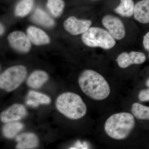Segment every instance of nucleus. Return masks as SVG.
Masks as SVG:
<instances>
[{"instance_id": "nucleus-6", "label": "nucleus", "mask_w": 149, "mask_h": 149, "mask_svg": "<svg viewBox=\"0 0 149 149\" xmlns=\"http://www.w3.org/2000/svg\"><path fill=\"white\" fill-rule=\"evenodd\" d=\"M102 23L115 40H122L125 37V29L124 24L117 17L110 15H105L102 19Z\"/></svg>"}, {"instance_id": "nucleus-26", "label": "nucleus", "mask_w": 149, "mask_h": 149, "mask_svg": "<svg viewBox=\"0 0 149 149\" xmlns=\"http://www.w3.org/2000/svg\"><path fill=\"white\" fill-rule=\"evenodd\" d=\"M1 35H2L4 31V28L3 26L1 24Z\"/></svg>"}, {"instance_id": "nucleus-27", "label": "nucleus", "mask_w": 149, "mask_h": 149, "mask_svg": "<svg viewBox=\"0 0 149 149\" xmlns=\"http://www.w3.org/2000/svg\"><path fill=\"white\" fill-rule=\"evenodd\" d=\"M146 85L148 87H149V78L147 80L146 82Z\"/></svg>"}, {"instance_id": "nucleus-15", "label": "nucleus", "mask_w": 149, "mask_h": 149, "mask_svg": "<svg viewBox=\"0 0 149 149\" xmlns=\"http://www.w3.org/2000/svg\"><path fill=\"white\" fill-rule=\"evenodd\" d=\"M32 19L34 22L46 27H51L54 24L53 19L42 10L37 8L32 15Z\"/></svg>"}, {"instance_id": "nucleus-20", "label": "nucleus", "mask_w": 149, "mask_h": 149, "mask_svg": "<svg viewBox=\"0 0 149 149\" xmlns=\"http://www.w3.org/2000/svg\"><path fill=\"white\" fill-rule=\"evenodd\" d=\"M47 6L52 15L57 17L61 14L65 3L63 0H48Z\"/></svg>"}, {"instance_id": "nucleus-17", "label": "nucleus", "mask_w": 149, "mask_h": 149, "mask_svg": "<svg viewBox=\"0 0 149 149\" xmlns=\"http://www.w3.org/2000/svg\"><path fill=\"white\" fill-rule=\"evenodd\" d=\"M134 5L133 0H120V3L114 9L116 13L124 17H130L134 14Z\"/></svg>"}, {"instance_id": "nucleus-22", "label": "nucleus", "mask_w": 149, "mask_h": 149, "mask_svg": "<svg viewBox=\"0 0 149 149\" xmlns=\"http://www.w3.org/2000/svg\"><path fill=\"white\" fill-rule=\"evenodd\" d=\"M139 98L141 102L149 101V88L141 91L139 93Z\"/></svg>"}, {"instance_id": "nucleus-12", "label": "nucleus", "mask_w": 149, "mask_h": 149, "mask_svg": "<svg viewBox=\"0 0 149 149\" xmlns=\"http://www.w3.org/2000/svg\"><path fill=\"white\" fill-rule=\"evenodd\" d=\"M133 15L140 23H149V0H141L136 3Z\"/></svg>"}, {"instance_id": "nucleus-7", "label": "nucleus", "mask_w": 149, "mask_h": 149, "mask_svg": "<svg viewBox=\"0 0 149 149\" xmlns=\"http://www.w3.org/2000/svg\"><path fill=\"white\" fill-rule=\"evenodd\" d=\"M9 43L14 49L19 52H28L31 49V41L27 35L21 31H14L8 37Z\"/></svg>"}, {"instance_id": "nucleus-13", "label": "nucleus", "mask_w": 149, "mask_h": 149, "mask_svg": "<svg viewBox=\"0 0 149 149\" xmlns=\"http://www.w3.org/2000/svg\"><path fill=\"white\" fill-rule=\"evenodd\" d=\"M27 33L29 40L34 45H42L49 43L50 39L47 35L39 28L30 26L27 28Z\"/></svg>"}, {"instance_id": "nucleus-19", "label": "nucleus", "mask_w": 149, "mask_h": 149, "mask_svg": "<svg viewBox=\"0 0 149 149\" xmlns=\"http://www.w3.org/2000/svg\"><path fill=\"white\" fill-rule=\"evenodd\" d=\"M34 4L33 0H22L17 6L15 9V15L24 17L31 11Z\"/></svg>"}, {"instance_id": "nucleus-25", "label": "nucleus", "mask_w": 149, "mask_h": 149, "mask_svg": "<svg viewBox=\"0 0 149 149\" xmlns=\"http://www.w3.org/2000/svg\"><path fill=\"white\" fill-rule=\"evenodd\" d=\"M86 149L88 148L87 144L84 142L83 144L81 143L79 141L77 142L74 146L71 147L69 149Z\"/></svg>"}, {"instance_id": "nucleus-14", "label": "nucleus", "mask_w": 149, "mask_h": 149, "mask_svg": "<svg viewBox=\"0 0 149 149\" xmlns=\"http://www.w3.org/2000/svg\"><path fill=\"white\" fill-rule=\"evenodd\" d=\"M49 80L47 73L43 70H36L32 72L27 80V85L34 89L40 88Z\"/></svg>"}, {"instance_id": "nucleus-10", "label": "nucleus", "mask_w": 149, "mask_h": 149, "mask_svg": "<svg viewBox=\"0 0 149 149\" xmlns=\"http://www.w3.org/2000/svg\"><path fill=\"white\" fill-rule=\"evenodd\" d=\"M146 57L145 54L141 52H133L130 53L123 52L117 58L118 66L125 68L133 64H141L145 62Z\"/></svg>"}, {"instance_id": "nucleus-24", "label": "nucleus", "mask_w": 149, "mask_h": 149, "mask_svg": "<svg viewBox=\"0 0 149 149\" xmlns=\"http://www.w3.org/2000/svg\"><path fill=\"white\" fill-rule=\"evenodd\" d=\"M26 104L29 106L33 107H37L40 105L39 103L36 101L31 98H28L26 101Z\"/></svg>"}, {"instance_id": "nucleus-21", "label": "nucleus", "mask_w": 149, "mask_h": 149, "mask_svg": "<svg viewBox=\"0 0 149 149\" xmlns=\"http://www.w3.org/2000/svg\"><path fill=\"white\" fill-rule=\"evenodd\" d=\"M27 96L28 98L33 99L40 105L48 104L51 102V99L49 96L35 91H29Z\"/></svg>"}, {"instance_id": "nucleus-3", "label": "nucleus", "mask_w": 149, "mask_h": 149, "mask_svg": "<svg viewBox=\"0 0 149 149\" xmlns=\"http://www.w3.org/2000/svg\"><path fill=\"white\" fill-rule=\"evenodd\" d=\"M57 109L65 117L77 120L85 116L87 107L79 95L71 92L62 93L56 102Z\"/></svg>"}, {"instance_id": "nucleus-9", "label": "nucleus", "mask_w": 149, "mask_h": 149, "mask_svg": "<svg viewBox=\"0 0 149 149\" xmlns=\"http://www.w3.org/2000/svg\"><path fill=\"white\" fill-rule=\"evenodd\" d=\"M27 113L24 105L22 104H15L1 113L0 118L4 123L14 122L24 118Z\"/></svg>"}, {"instance_id": "nucleus-2", "label": "nucleus", "mask_w": 149, "mask_h": 149, "mask_svg": "<svg viewBox=\"0 0 149 149\" xmlns=\"http://www.w3.org/2000/svg\"><path fill=\"white\" fill-rule=\"evenodd\" d=\"M134 116L128 112L115 113L106 121L104 130L110 138L116 140H124L130 135L135 127Z\"/></svg>"}, {"instance_id": "nucleus-1", "label": "nucleus", "mask_w": 149, "mask_h": 149, "mask_svg": "<svg viewBox=\"0 0 149 149\" xmlns=\"http://www.w3.org/2000/svg\"><path fill=\"white\" fill-rule=\"evenodd\" d=\"M78 83L83 93L95 100H104L110 93L107 80L101 74L92 70L83 71L79 76Z\"/></svg>"}, {"instance_id": "nucleus-8", "label": "nucleus", "mask_w": 149, "mask_h": 149, "mask_svg": "<svg viewBox=\"0 0 149 149\" xmlns=\"http://www.w3.org/2000/svg\"><path fill=\"white\" fill-rule=\"evenodd\" d=\"M91 20L78 19L75 17L71 16L67 19L64 22V27L68 32L73 35L83 34L91 27Z\"/></svg>"}, {"instance_id": "nucleus-11", "label": "nucleus", "mask_w": 149, "mask_h": 149, "mask_svg": "<svg viewBox=\"0 0 149 149\" xmlns=\"http://www.w3.org/2000/svg\"><path fill=\"white\" fill-rule=\"evenodd\" d=\"M15 140L17 142L16 149H33L39 145V139L37 136L33 133H22L16 136Z\"/></svg>"}, {"instance_id": "nucleus-16", "label": "nucleus", "mask_w": 149, "mask_h": 149, "mask_svg": "<svg viewBox=\"0 0 149 149\" xmlns=\"http://www.w3.org/2000/svg\"><path fill=\"white\" fill-rule=\"evenodd\" d=\"M23 128V123L20 122L14 121L7 123L3 127V134L7 139H13Z\"/></svg>"}, {"instance_id": "nucleus-18", "label": "nucleus", "mask_w": 149, "mask_h": 149, "mask_svg": "<svg viewBox=\"0 0 149 149\" xmlns=\"http://www.w3.org/2000/svg\"><path fill=\"white\" fill-rule=\"evenodd\" d=\"M131 111L134 116L138 119L149 120V107L135 103L132 105Z\"/></svg>"}, {"instance_id": "nucleus-23", "label": "nucleus", "mask_w": 149, "mask_h": 149, "mask_svg": "<svg viewBox=\"0 0 149 149\" xmlns=\"http://www.w3.org/2000/svg\"><path fill=\"white\" fill-rule=\"evenodd\" d=\"M143 45L145 49L149 52V32L146 33L144 36Z\"/></svg>"}, {"instance_id": "nucleus-5", "label": "nucleus", "mask_w": 149, "mask_h": 149, "mask_svg": "<svg viewBox=\"0 0 149 149\" xmlns=\"http://www.w3.org/2000/svg\"><path fill=\"white\" fill-rule=\"evenodd\" d=\"M27 70L22 65L11 67L0 76V88L6 92H11L21 85L26 78Z\"/></svg>"}, {"instance_id": "nucleus-4", "label": "nucleus", "mask_w": 149, "mask_h": 149, "mask_svg": "<svg viewBox=\"0 0 149 149\" xmlns=\"http://www.w3.org/2000/svg\"><path fill=\"white\" fill-rule=\"evenodd\" d=\"M85 45L91 47H100L110 49L116 44L115 39L108 31L100 27H90L82 36Z\"/></svg>"}]
</instances>
